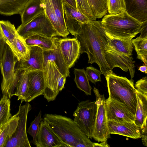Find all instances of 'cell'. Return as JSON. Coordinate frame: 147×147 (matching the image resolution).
<instances>
[{
  "instance_id": "39",
  "label": "cell",
  "mask_w": 147,
  "mask_h": 147,
  "mask_svg": "<svg viewBox=\"0 0 147 147\" xmlns=\"http://www.w3.org/2000/svg\"><path fill=\"white\" fill-rule=\"evenodd\" d=\"M134 87L138 91L147 96V77H143L138 80Z\"/></svg>"
},
{
  "instance_id": "34",
  "label": "cell",
  "mask_w": 147,
  "mask_h": 147,
  "mask_svg": "<svg viewBox=\"0 0 147 147\" xmlns=\"http://www.w3.org/2000/svg\"><path fill=\"white\" fill-rule=\"evenodd\" d=\"M63 7L64 12L77 21L82 23H87L90 21L89 18L85 15L64 2Z\"/></svg>"
},
{
  "instance_id": "24",
  "label": "cell",
  "mask_w": 147,
  "mask_h": 147,
  "mask_svg": "<svg viewBox=\"0 0 147 147\" xmlns=\"http://www.w3.org/2000/svg\"><path fill=\"white\" fill-rule=\"evenodd\" d=\"M29 0H0V14L10 16L20 14Z\"/></svg>"
},
{
  "instance_id": "29",
  "label": "cell",
  "mask_w": 147,
  "mask_h": 147,
  "mask_svg": "<svg viewBox=\"0 0 147 147\" xmlns=\"http://www.w3.org/2000/svg\"><path fill=\"white\" fill-rule=\"evenodd\" d=\"M74 81L77 87L87 95H91L92 88L87 78L86 71L82 69H74Z\"/></svg>"
},
{
  "instance_id": "25",
  "label": "cell",
  "mask_w": 147,
  "mask_h": 147,
  "mask_svg": "<svg viewBox=\"0 0 147 147\" xmlns=\"http://www.w3.org/2000/svg\"><path fill=\"white\" fill-rule=\"evenodd\" d=\"M57 37L49 38L40 34L33 35L25 39L29 47L37 46L43 50L55 49L56 47Z\"/></svg>"
},
{
  "instance_id": "19",
  "label": "cell",
  "mask_w": 147,
  "mask_h": 147,
  "mask_svg": "<svg viewBox=\"0 0 147 147\" xmlns=\"http://www.w3.org/2000/svg\"><path fill=\"white\" fill-rule=\"evenodd\" d=\"M59 38H57L56 47L53 49L43 51V65L48 62L53 61L60 73L66 78L70 77L69 69L67 67L60 50Z\"/></svg>"
},
{
  "instance_id": "40",
  "label": "cell",
  "mask_w": 147,
  "mask_h": 147,
  "mask_svg": "<svg viewBox=\"0 0 147 147\" xmlns=\"http://www.w3.org/2000/svg\"><path fill=\"white\" fill-rule=\"evenodd\" d=\"M147 118L144 121L142 127H140V138L143 144L147 146Z\"/></svg>"
},
{
  "instance_id": "27",
  "label": "cell",
  "mask_w": 147,
  "mask_h": 147,
  "mask_svg": "<svg viewBox=\"0 0 147 147\" xmlns=\"http://www.w3.org/2000/svg\"><path fill=\"white\" fill-rule=\"evenodd\" d=\"M19 116L17 113L12 116L8 121L0 128V147H5L17 126Z\"/></svg>"
},
{
  "instance_id": "3",
  "label": "cell",
  "mask_w": 147,
  "mask_h": 147,
  "mask_svg": "<svg viewBox=\"0 0 147 147\" xmlns=\"http://www.w3.org/2000/svg\"><path fill=\"white\" fill-rule=\"evenodd\" d=\"M105 31L112 36L126 39L140 33L142 24L126 11L105 16L101 22Z\"/></svg>"
},
{
  "instance_id": "10",
  "label": "cell",
  "mask_w": 147,
  "mask_h": 147,
  "mask_svg": "<svg viewBox=\"0 0 147 147\" xmlns=\"http://www.w3.org/2000/svg\"><path fill=\"white\" fill-rule=\"evenodd\" d=\"M95 95V102L97 111L95 120L93 138L98 142L107 141L110 138L107 125L105 107V98L104 95L101 94L98 90L94 87Z\"/></svg>"
},
{
  "instance_id": "37",
  "label": "cell",
  "mask_w": 147,
  "mask_h": 147,
  "mask_svg": "<svg viewBox=\"0 0 147 147\" xmlns=\"http://www.w3.org/2000/svg\"><path fill=\"white\" fill-rule=\"evenodd\" d=\"M41 115L42 112L41 111H40L38 115L31 123L28 129V133L32 137L33 143L39 129L40 122L43 119L41 118Z\"/></svg>"
},
{
  "instance_id": "45",
  "label": "cell",
  "mask_w": 147,
  "mask_h": 147,
  "mask_svg": "<svg viewBox=\"0 0 147 147\" xmlns=\"http://www.w3.org/2000/svg\"><path fill=\"white\" fill-rule=\"evenodd\" d=\"M138 70L142 72L147 74V65H145L140 66L139 67Z\"/></svg>"
},
{
  "instance_id": "28",
  "label": "cell",
  "mask_w": 147,
  "mask_h": 147,
  "mask_svg": "<svg viewBox=\"0 0 147 147\" xmlns=\"http://www.w3.org/2000/svg\"><path fill=\"white\" fill-rule=\"evenodd\" d=\"M0 33L1 37L9 46L17 34L14 24L8 20H0Z\"/></svg>"
},
{
  "instance_id": "41",
  "label": "cell",
  "mask_w": 147,
  "mask_h": 147,
  "mask_svg": "<svg viewBox=\"0 0 147 147\" xmlns=\"http://www.w3.org/2000/svg\"><path fill=\"white\" fill-rule=\"evenodd\" d=\"M140 33V35L138 36L140 38H147V20L142 22Z\"/></svg>"
},
{
  "instance_id": "26",
  "label": "cell",
  "mask_w": 147,
  "mask_h": 147,
  "mask_svg": "<svg viewBox=\"0 0 147 147\" xmlns=\"http://www.w3.org/2000/svg\"><path fill=\"white\" fill-rule=\"evenodd\" d=\"M137 104L134 123L141 127L146 119L147 118V96L136 89Z\"/></svg>"
},
{
  "instance_id": "35",
  "label": "cell",
  "mask_w": 147,
  "mask_h": 147,
  "mask_svg": "<svg viewBox=\"0 0 147 147\" xmlns=\"http://www.w3.org/2000/svg\"><path fill=\"white\" fill-rule=\"evenodd\" d=\"M107 11L110 14H116L126 11L124 0H107Z\"/></svg>"
},
{
  "instance_id": "8",
  "label": "cell",
  "mask_w": 147,
  "mask_h": 147,
  "mask_svg": "<svg viewBox=\"0 0 147 147\" xmlns=\"http://www.w3.org/2000/svg\"><path fill=\"white\" fill-rule=\"evenodd\" d=\"M16 30L18 33L25 40L36 34L49 38L58 36L45 12L27 24H21Z\"/></svg>"
},
{
  "instance_id": "46",
  "label": "cell",
  "mask_w": 147,
  "mask_h": 147,
  "mask_svg": "<svg viewBox=\"0 0 147 147\" xmlns=\"http://www.w3.org/2000/svg\"><path fill=\"white\" fill-rule=\"evenodd\" d=\"M1 37V34H0V37Z\"/></svg>"
},
{
  "instance_id": "11",
  "label": "cell",
  "mask_w": 147,
  "mask_h": 147,
  "mask_svg": "<svg viewBox=\"0 0 147 147\" xmlns=\"http://www.w3.org/2000/svg\"><path fill=\"white\" fill-rule=\"evenodd\" d=\"M21 106V103L17 113L19 116L16 129L5 147H31L26 132V123L28 114L32 109L28 102Z\"/></svg>"
},
{
  "instance_id": "33",
  "label": "cell",
  "mask_w": 147,
  "mask_h": 147,
  "mask_svg": "<svg viewBox=\"0 0 147 147\" xmlns=\"http://www.w3.org/2000/svg\"><path fill=\"white\" fill-rule=\"evenodd\" d=\"M96 18H100L107 12V0H87Z\"/></svg>"
},
{
  "instance_id": "15",
  "label": "cell",
  "mask_w": 147,
  "mask_h": 147,
  "mask_svg": "<svg viewBox=\"0 0 147 147\" xmlns=\"http://www.w3.org/2000/svg\"><path fill=\"white\" fill-rule=\"evenodd\" d=\"M59 46L65 62L68 68L73 67L80 54L79 43L75 38H59Z\"/></svg>"
},
{
  "instance_id": "17",
  "label": "cell",
  "mask_w": 147,
  "mask_h": 147,
  "mask_svg": "<svg viewBox=\"0 0 147 147\" xmlns=\"http://www.w3.org/2000/svg\"><path fill=\"white\" fill-rule=\"evenodd\" d=\"M30 55L27 61H20L16 67V70L19 72L30 71L35 70L43 71V51L37 46L30 47Z\"/></svg>"
},
{
  "instance_id": "14",
  "label": "cell",
  "mask_w": 147,
  "mask_h": 147,
  "mask_svg": "<svg viewBox=\"0 0 147 147\" xmlns=\"http://www.w3.org/2000/svg\"><path fill=\"white\" fill-rule=\"evenodd\" d=\"M33 144L37 147H67L43 119Z\"/></svg>"
},
{
  "instance_id": "43",
  "label": "cell",
  "mask_w": 147,
  "mask_h": 147,
  "mask_svg": "<svg viewBox=\"0 0 147 147\" xmlns=\"http://www.w3.org/2000/svg\"><path fill=\"white\" fill-rule=\"evenodd\" d=\"M100 143H93V147H109V145L107 142V141L101 142Z\"/></svg>"
},
{
  "instance_id": "12",
  "label": "cell",
  "mask_w": 147,
  "mask_h": 147,
  "mask_svg": "<svg viewBox=\"0 0 147 147\" xmlns=\"http://www.w3.org/2000/svg\"><path fill=\"white\" fill-rule=\"evenodd\" d=\"M105 60L110 68L112 70L116 67L127 72L128 70L131 79L135 72V61L132 56H129L119 53L112 49L108 43L105 48Z\"/></svg>"
},
{
  "instance_id": "42",
  "label": "cell",
  "mask_w": 147,
  "mask_h": 147,
  "mask_svg": "<svg viewBox=\"0 0 147 147\" xmlns=\"http://www.w3.org/2000/svg\"><path fill=\"white\" fill-rule=\"evenodd\" d=\"M6 44L2 37H0V62L3 57Z\"/></svg>"
},
{
  "instance_id": "20",
  "label": "cell",
  "mask_w": 147,
  "mask_h": 147,
  "mask_svg": "<svg viewBox=\"0 0 147 147\" xmlns=\"http://www.w3.org/2000/svg\"><path fill=\"white\" fill-rule=\"evenodd\" d=\"M126 11L142 22L147 20V0H124Z\"/></svg>"
},
{
  "instance_id": "36",
  "label": "cell",
  "mask_w": 147,
  "mask_h": 147,
  "mask_svg": "<svg viewBox=\"0 0 147 147\" xmlns=\"http://www.w3.org/2000/svg\"><path fill=\"white\" fill-rule=\"evenodd\" d=\"M77 10L88 17L90 21L95 20L94 15L87 0H76Z\"/></svg>"
},
{
  "instance_id": "5",
  "label": "cell",
  "mask_w": 147,
  "mask_h": 147,
  "mask_svg": "<svg viewBox=\"0 0 147 147\" xmlns=\"http://www.w3.org/2000/svg\"><path fill=\"white\" fill-rule=\"evenodd\" d=\"M18 61L10 47L6 44L3 57L0 62L2 80L1 88L3 94L10 99L14 95L19 72L16 70V65Z\"/></svg>"
},
{
  "instance_id": "21",
  "label": "cell",
  "mask_w": 147,
  "mask_h": 147,
  "mask_svg": "<svg viewBox=\"0 0 147 147\" xmlns=\"http://www.w3.org/2000/svg\"><path fill=\"white\" fill-rule=\"evenodd\" d=\"M44 12L42 0H29L20 14L21 24H27Z\"/></svg>"
},
{
  "instance_id": "2",
  "label": "cell",
  "mask_w": 147,
  "mask_h": 147,
  "mask_svg": "<svg viewBox=\"0 0 147 147\" xmlns=\"http://www.w3.org/2000/svg\"><path fill=\"white\" fill-rule=\"evenodd\" d=\"M43 120L67 147H93V142L71 118L45 114Z\"/></svg>"
},
{
  "instance_id": "13",
  "label": "cell",
  "mask_w": 147,
  "mask_h": 147,
  "mask_svg": "<svg viewBox=\"0 0 147 147\" xmlns=\"http://www.w3.org/2000/svg\"><path fill=\"white\" fill-rule=\"evenodd\" d=\"M107 121L119 123L134 122L135 115L125 106L109 97L105 100Z\"/></svg>"
},
{
  "instance_id": "32",
  "label": "cell",
  "mask_w": 147,
  "mask_h": 147,
  "mask_svg": "<svg viewBox=\"0 0 147 147\" xmlns=\"http://www.w3.org/2000/svg\"><path fill=\"white\" fill-rule=\"evenodd\" d=\"M10 99L3 94L0 100V128L6 123L12 116L10 113Z\"/></svg>"
},
{
  "instance_id": "38",
  "label": "cell",
  "mask_w": 147,
  "mask_h": 147,
  "mask_svg": "<svg viewBox=\"0 0 147 147\" xmlns=\"http://www.w3.org/2000/svg\"><path fill=\"white\" fill-rule=\"evenodd\" d=\"M86 73L89 81L95 84L96 83L101 81V75L102 74L100 70L92 66L86 67Z\"/></svg>"
},
{
  "instance_id": "7",
  "label": "cell",
  "mask_w": 147,
  "mask_h": 147,
  "mask_svg": "<svg viewBox=\"0 0 147 147\" xmlns=\"http://www.w3.org/2000/svg\"><path fill=\"white\" fill-rule=\"evenodd\" d=\"M43 67L46 86L43 95L49 102L55 100L59 92L64 88L66 77L60 73L53 61L47 62Z\"/></svg>"
},
{
  "instance_id": "22",
  "label": "cell",
  "mask_w": 147,
  "mask_h": 147,
  "mask_svg": "<svg viewBox=\"0 0 147 147\" xmlns=\"http://www.w3.org/2000/svg\"><path fill=\"white\" fill-rule=\"evenodd\" d=\"M106 32L109 45L119 53L132 56L134 46L132 42L133 37L122 39L113 37Z\"/></svg>"
},
{
  "instance_id": "6",
  "label": "cell",
  "mask_w": 147,
  "mask_h": 147,
  "mask_svg": "<svg viewBox=\"0 0 147 147\" xmlns=\"http://www.w3.org/2000/svg\"><path fill=\"white\" fill-rule=\"evenodd\" d=\"M97 111L95 102L87 100L78 103L73 114L75 122L82 131L91 139L93 138Z\"/></svg>"
},
{
  "instance_id": "9",
  "label": "cell",
  "mask_w": 147,
  "mask_h": 147,
  "mask_svg": "<svg viewBox=\"0 0 147 147\" xmlns=\"http://www.w3.org/2000/svg\"><path fill=\"white\" fill-rule=\"evenodd\" d=\"M44 12L58 36L65 37L69 34L64 16L63 0H42Z\"/></svg>"
},
{
  "instance_id": "4",
  "label": "cell",
  "mask_w": 147,
  "mask_h": 147,
  "mask_svg": "<svg viewBox=\"0 0 147 147\" xmlns=\"http://www.w3.org/2000/svg\"><path fill=\"white\" fill-rule=\"evenodd\" d=\"M109 97L123 105L135 115L137 104L136 89L133 80L115 73L105 78Z\"/></svg>"
},
{
  "instance_id": "1",
  "label": "cell",
  "mask_w": 147,
  "mask_h": 147,
  "mask_svg": "<svg viewBox=\"0 0 147 147\" xmlns=\"http://www.w3.org/2000/svg\"><path fill=\"white\" fill-rule=\"evenodd\" d=\"M73 36L79 43L80 53L87 54L88 63H96L105 78L114 74L105 59V48L108 41L100 21L95 20L82 23Z\"/></svg>"
},
{
  "instance_id": "30",
  "label": "cell",
  "mask_w": 147,
  "mask_h": 147,
  "mask_svg": "<svg viewBox=\"0 0 147 147\" xmlns=\"http://www.w3.org/2000/svg\"><path fill=\"white\" fill-rule=\"evenodd\" d=\"M29 82V71L20 72L16 87L14 95L18 96V100L24 102L25 96L27 90Z\"/></svg>"
},
{
  "instance_id": "31",
  "label": "cell",
  "mask_w": 147,
  "mask_h": 147,
  "mask_svg": "<svg viewBox=\"0 0 147 147\" xmlns=\"http://www.w3.org/2000/svg\"><path fill=\"white\" fill-rule=\"evenodd\" d=\"M132 42L137 54V58L147 65V38L138 36L132 39Z\"/></svg>"
},
{
  "instance_id": "44",
  "label": "cell",
  "mask_w": 147,
  "mask_h": 147,
  "mask_svg": "<svg viewBox=\"0 0 147 147\" xmlns=\"http://www.w3.org/2000/svg\"><path fill=\"white\" fill-rule=\"evenodd\" d=\"M63 1L69 4L77 9V5L76 0H63Z\"/></svg>"
},
{
  "instance_id": "23",
  "label": "cell",
  "mask_w": 147,
  "mask_h": 147,
  "mask_svg": "<svg viewBox=\"0 0 147 147\" xmlns=\"http://www.w3.org/2000/svg\"><path fill=\"white\" fill-rule=\"evenodd\" d=\"M9 47L18 62L27 61L29 59L30 55V47L27 45L25 40L18 33Z\"/></svg>"
},
{
  "instance_id": "18",
  "label": "cell",
  "mask_w": 147,
  "mask_h": 147,
  "mask_svg": "<svg viewBox=\"0 0 147 147\" xmlns=\"http://www.w3.org/2000/svg\"><path fill=\"white\" fill-rule=\"evenodd\" d=\"M110 134H119L134 139L140 138V127L134 122L119 123L107 121Z\"/></svg>"
},
{
  "instance_id": "16",
  "label": "cell",
  "mask_w": 147,
  "mask_h": 147,
  "mask_svg": "<svg viewBox=\"0 0 147 147\" xmlns=\"http://www.w3.org/2000/svg\"><path fill=\"white\" fill-rule=\"evenodd\" d=\"M43 71L35 70L29 71V82L24 102H28L43 95L45 88Z\"/></svg>"
}]
</instances>
